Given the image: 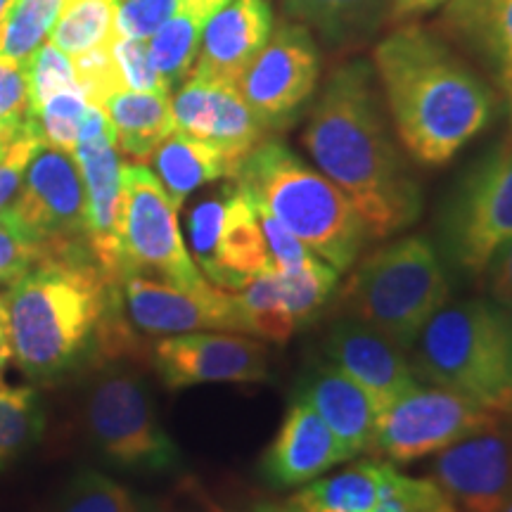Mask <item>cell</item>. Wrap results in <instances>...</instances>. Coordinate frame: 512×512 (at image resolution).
<instances>
[{
    "label": "cell",
    "mask_w": 512,
    "mask_h": 512,
    "mask_svg": "<svg viewBox=\"0 0 512 512\" xmlns=\"http://www.w3.org/2000/svg\"><path fill=\"white\" fill-rule=\"evenodd\" d=\"M501 512H512V498H510V501H508V503H505V508H503Z\"/></svg>",
    "instance_id": "cell-50"
},
{
    "label": "cell",
    "mask_w": 512,
    "mask_h": 512,
    "mask_svg": "<svg viewBox=\"0 0 512 512\" xmlns=\"http://www.w3.org/2000/svg\"><path fill=\"white\" fill-rule=\"evenodd\" d=\"M53 512H143L124 484L95 470H83L62 491Z\"/></svg>",
    "instance_id": "cell-33"
},
{
    "label": "cell",
    "mask_w": 512,
    "mask_h": 512,
    "mask_svg": "<svg viewBox=\"0 0 512 512\" xmlns=\"http://www.w3.org/2000/svg\"><path fill=\"white\" fill-rule=\"evenodd\" d=\"M512 240V136L479 162L441 216L444 252L460 273L482 278L498 247Z\"/></svg>",
    "instance_id": "cell-8"
},
{
    "label": "cell",
    "mask_w": 512,
    "mask_h": 512,
    "mask_svg": "<svg viewBox=\"0 0 512 512\" xmlns=\"http://www.w3.org/2000/svg\"><path fill=\"white\" fill-rule=\"evenodd\" d=\"M501 413L446 387L408 389L375 418L370 453L387 463H413L437 456L467 434L482 430Z\"/></svg>",
    "instance_id": "cell-10"
},
{
    "label": "cell",
    "mask_w": 512,
    "mask_h": 512,
    "mask_svg": "<svg viewBox=\"0 0 512 512\" xmlns=\"http://www.w3.org/2000/svg\"><path fill=\"white\" fill-rule=\"evenodd\" d=\"M444 24L475 43L494 64L503 88L512 83V0H453Z\"/></svg>",
    "instance_id": "cell-25"
},
{
    "label": "cell",
    "mask_w": 512,
    "mask_h": 512,
    "mask_svg": "<svg viewBox=\"0 0 512 512\" xmlns=\"http://www.w3.org/2000/svg\"><path fill=\"white\" fill-rule=\"evenodd\" d=\"M43 256H48L46 249L31 238L10 209L0 211V283H15Z\"/></svg>",
    "instance_id": "cell-37"
},
{
    "label": "cell",
    "mask_w": 512,
    "mask_h": 512,
    "mask_svg": "<svg viewBox=\"0 0 512 512\" xmlns=\"http://www.w3.org/2000/svg\"><path fill=\"white\" fill-rule=\"evenodd\" d=\"M238 512H302V510L297 508V503H294V501H285V503L259 501V503L249 505V508L238 510Z\"/></svg>",
    "instance_id": "cell-46"
},
{
    "label": "cell",
    "mask_w": 512,
    "mask_h": 512,
    "mask_svg": "<svg viewBox=\"0 0 512 512\" xmlns=\"http://www.w3.org/2000/svg\"><path fill=\"white\" fill-rule=\"evenodd\" d=\"M86 190V242L107 278L121 283V223H124V162L117 136L98 105H88L74 147Z\"/></svg>",
    "instance_id": "cell-12"
},
{
    "label": "cell",
    "mask_w": 512,
    "mask_h": 512,
    "mask_svg": "<svg viewBox=\"0 0 512 512\" xmlns=\"http://www.w3.org/2000/svg\"><path fill=\"white\" fill-rule=\"evenodd\" d=\"M302 145L320 174L349 197L370 238H389L420 219V185L389 133L366 62L342 64L330 74Z\"/></svg>",
    "instance_id": "cell-2"
},
{
    "label": "cell",
    "mask_w": 512,
    "mask_h": 512,
    "mask_svg": "<svg viewBox=\"0 0 512 512\" xmlns=\"http://www.w3.org/2000/svg\"><path fill=\"white\" fill-rule=\"evenodd\" d=\"M226 197L228 185L219 195L204 197L195 209L190 211L188 219V233H190V247L195 252V264L200 271L209 266L211 256H214L216 240H219V230L223 221V211H226Z\"/></svg>",
    "instance_id": "cell-40"
},
{
    "label": "cell",
    "mask_w": 512,
    "mask_h": 512,
    "mask_svg": "<svg viewBox=\"0 0 512 512\" xmlns=\"http://www.w3.org/2000/svg\"><path fill=\"white\" fill-rule=\"evenodd\" d=\"M411 351V368L422 380L512 415V316L491 299L446 304Z\"/></svg>",
    "instance_id": "cell-5"
},
{
    "label": "cell",
    "mask_w": 512,
    "mask_h": 512,
    "mask_svg": "<svg viewBox=\"0 0 512 512\" xmlns=\"http://www.w3.org/2000/svg\"><path fill=\"white\" fill-rule=\"evenodd\" d=\"M119 3H121V0H119Z\"/></svg>",
    "instance_id": "cell-53"
},
{
    "label": "cell",
    "mask_w": 512,
    "mask_h": 512,
    "mask_svg": "<svg viewBox=\"0 0 512 512\" xmlns=\"http://www.w3.org/2000/svg\"><path fill=\"white\" fill-rule=\"evenodd\" d=\"M373 512H456V508L432 479L406 477L392 465Z\"/></svg>",
    "instance_id": "cell-36"
},
{
    "label": "cell",
    "mask_w": 512,
    "mask_h": 512,
    "mask_svg": "<svg viewBox=\"0 0 512 512\" xmlns=\"http://www.w3.org/2000/svg\"><path fill=\"white\" fill-rule=\"evenodd\" d=\"M320 55L304 24L285 22L275 29L259 55L235 83L259 124L285 128L316 91Z\"/></svg>",
    "instance_id": "cell-13"
},
{
    "label": "cell",
    "mask_w": 512,
    "mask_h": 512,
    "mask_svg": "<svg viewBox=\"0 0 512 512\" xmlns=\"http://www.w3.org/2000/svg\"><path fill=\"white\" fill-rule=\"evenodd\" d=\"M5 147H8V145H5V143H0V157H3V152H5Z\"/></svg>",
    "instance_id": "cell-51"
},
{
    "label": "cell",
    "mask_w": 512,
    "mask_h": 512,
    "mask_svg": "<svg viewBox=\"0 0 512 512\" xmlns=\"http://www.w3.org/2000/svg\"><path fill=\"white\" fill-rule=\"evenodd\" d=\"M41 145V136L36 133L34 124L27 121L19 136L5 147L3 157H0V211L8 209L10 202L17 197L19 185H22L24 174H27V166Z\"/></svg>",
    "instance_id": "cell-41"
},
{
    "label": "cell",
    "mask_w": 512,
    "mask_h": 512,
    "mask_svg": "<svg viewBox=\"0 0 512 512\" xmlns=\"http://www.w3.org/2000/svg\"><path fill=\"white\" fill-rule=\"evenodd\" d=\"M233 181L254 207L266 209L337 273L354 268L370 238L366 223L328 176L280 140H261Z\"/></svg>",
    "instance_id": "cell-4"
},
{
    "label": "cell",
    "mask_w": 512,
    "mask_h": 512,
    "mask_svg": "<svg viewBox=\"0 0 512 512\" xmlns=\"http://www.w3.org/2000/svg\"><path fill=\"white\" fill-rule=\"evenodd\" d=\"M150 361L169 389L197 384H254L268 380V351L238 332H185L152 344Z\"/></svg>",
    "instance_id": "cell-16"
},
{
    "label": "cell",
    "mask_w": 512,
    "mask_h": 512,
    "mask_svg": "<svg viewBox=\"0 0 512 512\" xmlns=\"http://www.w3.org/2000/svg\"><path fill=\"white\" fill-rule=\"evenodd\" d=\"M12 361V339H10V318L8 309H5V299L0 297V375Z\"/></svg>",
    "instance_id": "cell-45"
},
{
    "label": "cell",
    "mask_w": 512,
    "mask_h": 512,
    "mask_svg": "<svg viewBox=\"0 0 512 512\" xmlns=\"http://www.w3.org/2000/svg\"><path fill=\"white\" fill-rule=\"evenodd\" d=\"M121 309L131 328L143 335L242 332L235 292L221 290L209 280L195 287H181L145 275H126L121 280Z\"/></svg>",
    "instance_id": "cell-14"
},
{
    "label": "cell",
    "mask_w": 512,
    "mask_h": 512,
    "mask_svg": "<svg viewBox=\"0 0 512 512\" xmlns=\"http://www.w3.org/2000/svg\"><path fill=\"white\" fill-rule=\"evenodd\" d=\"M432 482L456 512H501L512 498V415L439 451Z\"/></svg>",
    "instance_id": "cell-15"
},
{
    "label": "cell",
    "mask_w": 512,
    "mask_h": 512,
    "mask_svg": "<svg viewBox=\"0 0 512 512\" xmlns=\"http://www.w3.org/2000/svg\"><path fill=\"white\" fill-rule=\"evenodd\" d=\"M482 278L486 280V292H489L491 302L512 316V240L496 249V254L484 268Z\"/></svg>",
    "instance_id": "cell-43"
},
{
    "label": "cell",
    "mask_w": 512,
    "mask_h": 512,
    "mask_svg": "<svg viewBox=\"0 0 512 512\" xmlns=\"http://www.w3.org/2000/svg\"><path fill=\"white\" fill-rule=\"evenodd\" d=\"M46 415L31 387H0V467L15 463L38 444Z\"/></svg>",
    "instance_id": "cell-32"
},
{
    "label": "cell",
    "mask_w": 512,
    "mask_h": 512,
    "mask_svg": "<svg viewBox=\"0 0 512 512\" xmlns=\"http://www.w3.org/2000/svg\"><path fill=\"white\" fill-rule=\"evenodd\" d=\"M294 396L309 403L335 434L347 460L370 451L375 432V406L347 373L332 363H313L299 377Z\"/></svg>",
    "instance_id": "cell-21"
},
{
    "label": "cell",
    "mask_w": 512,
    "mask_h": 512,
    "mask_svg": "<svg viewBox=\"0 0 512 512\" xmlns=\"http://www.w3.org/2000/svg\"><path fill=\"white\" fill-rule=\"evenodd\" d=\"M0 143H3V140H0Z\"/></svg>",
    "instance_id": "cell-52"
},
{
    "label": "cell",
    "mask_w": 512,
    "mask_h": 512,
    "mask_svg": "<svg viewBox=\"0 0 512 512\" xmlns=\"http://www.w3.org/2000/svg\"><path fill=\"white\" fill-rule=\"evenodd\" d=\"M387 460H361L337 475L313 479L292 498L302 508H332L342 512H373L387 482Z\"/></svg>",
    "instance_id": "cell-26"
},
{
    "label": "cell",
    "mask_w": 512,
    "mask_h": 512,
    "mask_svg": "<svg viewBox=\"0 0 512 512\" xmlns=\"http://www.w3.org/2000/svg\"><path fill=\"white\" fill-rule=\"evenodd\" d=\"M275 275H278L280 299L297 328L313 323L337 292L339 273L316 254H311L302 264L275 271Z\"/></svg>",
    "instance_id": "cell-29"
},
{
    "label": "cell",
    "mask_w": 512,
    "mask_h": 512,
    "mask_svg": "<svg viewBox=\"0 0 512 512\" xmlns=\"http://www.w3.org/2000/svg\"><path fill=\"white\" fill-rule=\"evenodd\" d=\"M29 121L27 69L0 57V140L5 145L19 136Z\"/></svg>",
    "instance_id": "cell-38"
},
{
    "label": "cell",
    "mask_w": 512,
    "mask_h": 512,
    "mask_svg": "<svg viewBox=\"0 0 512 512\" xmlns=\"http://www.w3.org/2000/svg\"><path fill=\"white\" fill-rule=\"evenodd\" d=\"M64 0H15L0 22V57L27 69L60 17Z\"/></svg>",
    "instance_id": "cell-30"
},
{
    "label": "cell",
    "mask_w": 512,
    "mask_h": 512,
    "mask_svg": "<svg viewBox=\"0 0 512 512\" xmlns=\"http://www.w3.org/2000/svg\"><path fill=\"white\" fill-rule=\"evenodd\" d=\"M117 136L121 155L147 162L159 145L176 131L174 107L169 93L119 91L102 102Z\"/></svg>",
    "instance_id": "cell-23"
},
{
    "label": "cell",
    "mask_w": 512,
    "mask_h": 512,
    "mask_svg": "<svg viewBox=\"0 0 512 512\" xmlns=\"http://www.w3.org/2000/svg\"><path fill=\"white\" fill-rule=\"evenodd\" d=\"M259 221H261V230H264V238L268 245V252H271V261L275 271H283V268H292L302 261L309 259L313 254L309 247L304 245L297 235H292L283 223L278 219H273L266 209H259Z\"/></svg>",
    "instance_id": "cell-42"
},
{
    "label": "cell",
    "mask_w": 512,
    "mask_h": 512,
    "mask_svg": "<svg viewBox=\"0 0 512 512\" xmlns=\"http://www.w3.org/2000/svg\"><path fill=\"white\" fill-rule=\"evenodd\" d=\"M446 0H392V12H389V19L394 24H401L403 19L418 17L422 12H430L439 5H444Z\"/></svg>",
    "instance_id": "cell-44"
},
{
    "label": "cell",
    "mask_w": 512,
    "mask_h": 512,
    "mask_svg": "<svg viewBox=\"0 0 512 512\" xmlns=\"http://www.w3.org/2000/svg\"><path fill=\"white\" fill-rule=\"evenodd\" d=\"M27 83L31 117V114H34L43 102L53 98V95L67 91V88L79 86V81H76L74 60L67 53H62L55 43L46 41L27 64Z\"/></svg>",
    "instance_id": "cell-35"
},
{
    "label": "cell",
    "mask_w": 512,
    "mask_h": 512,
    "mask_svg": "<svg viewBox=\"0 0 512 512\" xmlns=\"http://www.w3.org/2000/svg\"><path fill=\"white\" fill-rule=\"evenodd\" d=\"M3 299L12 358L29 380H60L88 363L140 354L121 309V283L100 271L88 249L43 256Z\"/></svg>",
    "instance_id": "cell-1"
},
{
    "label": "cell",
    "mask_w": 512,
    "mask_h": 512,
    "mask_svg": "<svg viewBox=\"0 0 512 512\" xmlns=\"http://www.w3.org/2000/svg\"><path fill=\"white\" fill-rule=\"evenodd\" d=\"M150 159L155 164V176L164 185L176 209H181L185 197L202 185L219 181V178H235L238 174L235 164L221 147L185 136L181 131L171 133Z\"/></svg>",
    "instance_id": "cell-24"
},
{
    "label": "cell",
    "mask_w": 512,
    "mask_h": 512,
    "mask_svg": "<svg viewBox=\"0 0 512 512\" xmlns=\"http://www.w3.org/2000/svg\"><path fill=\"white\" fill-rule=\"evenodd\" d=\"M112 55L117 62L121 83L126 91H159L169 93L162 76L150 60V48L147 41L138 38H121L114 34L112 38Z\"/></svg>",
    "instance_id": "cell-39"
},
{
    "label": "cell",
    "mask_w": 512,
    "mask_h": 512,
    "mask_svg": "<svg viewBox=\"0 0 512 512\" xmlns=\"http://www.w3.org/2000/svg\"><path fill=\"white\" fill-rule=\"evenodd\" d=\"M339 463H347V456L335 434L309 403L294 396L278 434L261 456V477L273 489H292L311 484Z\"/></svg>",
    "instance_id": "cell-19"
},
{
    "label": "cell",
    "mask_w": 512,
    "mask_h": 512,
    "mask_svg": "<svg viewBox=\"0 0 512 512\" xmlns=\"http://www.w3.org/2000/svg\"><path fill=\"white\" fill-rule=\"evenodd\" d=\"M171 107L176 131L221 147L235 169H240L249 152L264 140L266 128L249 110L238 88L228 83L190 76L176 93Z\"/></svg>",
    "instance_id": "cell-17"
},
{
    "label": "cell",
    "mask_w": 512,
    "mask_h": 512,
    "mask_svg": "<svg viewBox=\"0 0 512 512\" xmlns=\"http://www.w3.org/2000/svg\"><path fill=\"white\" fill-rule=\"evenodd\" d=\"M384 3L387 0H285V12L330 41H347V36L380 22Z\"/></svg>",
    "instance_id": "cell-31"
},
{
    "label": "cell",
    "mask_w": 512,
    "mask_h": 512,
    "mask_svg": "<svg viewBox=\"0 0 512 512\" xmlns=\"http://www.w3.org/2000/svg\"><path fill=\"white\" fill-rule=\"evenodd\" d=\"M88 105L91 102H88L86 93L81 91V86H74L53 95L48 102H43L31 114L29 121L34 124L43 145L57 147V150L64 152H74Z\"/></svg>",
    "instance_id": "cell-34"
},
{
    "label": "cell",
    "mask_w": 512,
    "mask_h": 512,
    "mask_svg": "<svg viewBox=\"0 0 512 512\" xmlns=\"http://www.w3.org/2000/svg\"><path fill=\"white\" fill-rule=\"evenodd\" d=\"M12 5H15V0H0V22H3L5 17H8V12Z\"/></svg>",
    "instance_id": "cell-47"
},
{
    "label": "cell",
    "mask_w": 512,
    "mask_h": 512,
    "mask_svg": "<svg viewBox=\"0 0 512 512\" xmlns=\"http://www.w3.org/2000/svg\"><path fill=\"white\" fill-rule=\"evenodd\" d=\"M451 278L427 238H401L358 261L339 292V309L361 320L401 351H411L422 328L451 302Z\"/></svg>",
    "instance_id": "cell-6"
},
{
    "label": "cell",
    "mask_w": 512,
    "mask_h": 512,
    "mask_svg": "<svg viewBox=\"0 0 512 512\" xmlns=\"http://www.w3.org/2000/svg\"><path fill=\"white\" fill-rule=\"evenodd\" d=\"M242 318V335H252L261 342L287 344L297 332V323L283 306L275 268L261 273L242 290H235Z\"/></svg>",
    "instance_id": "cell-28"
},
{
    "label": "cell",
    "mask_w": 512,
    "mask_h": 512,
    "mask_svg": "<svg viewBox=\"0 0 512 512\" xmlns=\"http://www.w3.org/2000/svg\"><path fill=\"white\" fill-rule=\"evenodd\" d=\"M271 268L273 261L261 230L259 211L238 185H228L219 240L202 275H207L211 285L235 292Z\"/></svg>",
    "instance_id": "cell-22"
},
{
    "label": "cell",
    "mask_w": 512,
    "mask_h": 512,
    "mask_svg": "<svg viewBox=\"0 0 512 512\" xmlns=\"http://www.w3.org/2000/svg\"><path fill=\"white\" fill-rule=\"evenodd\" d=\"M505 91H508V98H510V112H512V83L508 88H505Z\"/></svg>",
    "instance_id": "cell-49"
},
{
    "label": "cell",
    "mask_w": 512,
    "mask_h": 512,
    "mask_svg": "<svg viewBox=\"0 0 512 512\" xmlns=\"http://www.w3.org/2000/svg\"><path fill=\"white\" fill-rule=\"evenodd\" d=\"M126 275H145L181 287L207 280L185 247L178 209L155 171L140 162L124 164L121 280Z\"/></svg>",
    "instance_id": "cell-9"
},
{
    "label": "cell",
    "mask_w": 512,
    "mask_h": 512,
    "mask_svg": "<svg viewBox=\"0 0 512 512\" xmlns=\"http://www.w3.org/2000/svg\"><path fill=\"white\" fill-rule=\"evenodd\" d=\"M88 437L110 463L136 472H169L181 460L164 430L143 377L105 368L83 401Z\"/></svg>",
    "instance_id": "cell-7"
},
{
    "label": "cell",
    "mask_w": 512,
    "mask_h": 512,
    "mask_svg": "<svg viewBox=\"0 0 512 512\" xmlns=\"http://www.w3.org/2000/svg\"><path fill=\"white\" fill-rule=\"evenodd\" d=\"M216 8L204 3H188L176 12L169 22L157 29V34L147 41L150 60L162 76L166 86H176L190 76L202 46L204 27L216 15Z\"/></svg>",
    "instance_id": "cell-27"
},
{
    "label": "cell",
    "mask_w": 512,
    "mask_h": 512,
    "mask_svg": "<svg viewBox=\"0 0 512 512\" xmlns=\"http://www.w3.org/2000/svg\"><path fill=\"white\" fill-rule=\"evenodd\" d=\"M375 72L415 162L444 166L491 124V88L432 31L403 24L377 43Z\"/></svg>",
    "instance_id": "cell-3"
},
{
    "label": "cell",
    "mask_w": 512,
    "mask_h": 512,
    "mask_svg": "<svg viewBox=\"0 0 512 512\" xmlns=\"http://www.w3.org/2000/svg\"><path fill=\"white\" fill-rule=\"evenodd\" d=\"M271 29L273 15L266 0H228L204 27L190 76L235 86L266 46Z\"/></svg>",
    "instance_id": "cell-20"
},
{
    "label": "cell",
    "mask_w": 512,
    "mask_h": 512,
    "mask_svg": "<svg viewBox=\"0 0 512 512\" xmlns=\"http://www.w3.org/2000/svg\"><path fill=\"white\" fill-rule=\"evenodd\" d=\"M302 512H342V510H332V508H302V505H297Z\"/></svg>",
    "instance_id": "cell-48"
},
{
    "label": "cell",
    "mask_w": 512,
    "mask_h": 512,
    "mask_svg": "<svg viewBox=\"0 0 512 512\" xmlns=\"http://www.w3.org/2000/svg\"><path fill=\"white\" fill-rule=\"evenodd\" d=\"M8 209L46 254L88 249L86 190L72 152L38 147Z\"/></svg>",
    "instance_id": "cell-11"
},
{
    "label": "cell",
    "mask_w": 512,
    "mask_h": 512,
    "mask_svg": "<svg viewBox=\"0 0 512 512\" xmlns=\"http://www.w3.org/2000/svg\"><path fill=\"white\" fill-rule=\"evenodd\" d=\"M323 351L332 366L347 373L370 396L377 415L415 387V373L403 351L356 318L337 320L323 339Z\"/></svg>",
    "instance_id": "cell-18"
}]
</instances>
